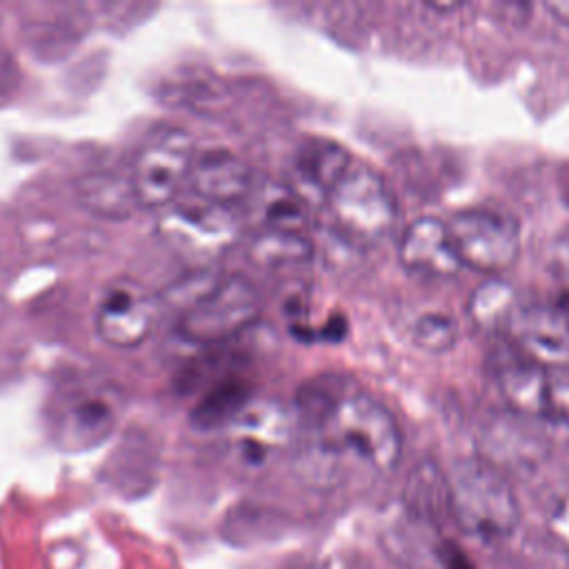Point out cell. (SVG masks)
<instances>
[{
	"label": "cell",
	"instance_id": "15",
	"mask_svg": "<svg viewBox=\"0 0 569 569\" xmlns=\"http://www.w3.org/2000/svg\"><path fill=\"white\" fill-rule=\"evenodd\" d=\"M253 398L247 391L242 380H224L202 396L196 405L191 422L198 429H227L231 420L251 402Z\"/></svg>",
	"mask_w": 569,
	"mask_h": 569
},
{
	"label": "cell",
	"instance_id": "10",
	"mask_svg": "<svg viewBox=\"0 0 569 569\" xmlns=\"http://www.w3.org/2000/svg\"><path fill=\"white\" fill-rule=\"evenodd\" d=\"M160 231L171 244L189 253L213 256L231 242L236 222L231 209L211 204L189 193L187 200H176L167 209V213L160 218Z\"/></svg>",
	"mask_w": 569,
	"mask_h": 569
},
{
	"label": "cell",
	"instance_id": "23",
	"mask_svg": "<svg viewBox=\"0 0 569 569\" xmlns=\"http://www.w3.org/2000/svg\"><path fill=\"white\" fill-rule=\"evenodd\" d=\"M549 13H553L560 22L569 24V0H556V2H547L545 4Z\"/></svg>",
	"mask_w": 569,
	"mask_h": 569
},
{
	"label": "cell",
	"instance_id": "24",
	"mask_svg": "<svg viewBox=\"0 0 569 569\" xmlns=\"http://www.w3.org/2000/svg\"><path fill=\"white\" fill-rule=\"evenodd\" d=\"M560 309L567 313V318H569V296L565 298V302H560Z\"/></svg>",
	"mask_w": 569,
	"mask_h": 569
},
{
	"label": "cell",
	"instance_id": "18",
	"mask_svg": "<svg viewBox=\"0 0 569 569\" xmlns=\"http://www.w3.org/2000/svg\"><path fill=\"white\" fill-rule=\"evenodd\" d=\"M80 198L82 202L98 211L100 216H127V211L138 204L136 196H133V187L131 180L122 182L118 180V176L111 173H96V176H87L80 182Z\"/></svg>",
	"mask_w": 569,
	"mask_h": 569
},
{
	"label": "cell",
	"instance_id": "12",
	"mask_svg": "<svg viewBox=\"0 0 569 569\" xmlns=\"http://www.w3.org/2000/svg\"><path fill=\"white\" fill-rule=\"evenodd\" d=\"M505 400L520 413L569 420V385L551 378L533 362L509 365L500 371Z\"/></svg>",
	"mask_w": 569,
	"mask_h": 569
},
{
	"label": "cell",
	"instance_id": "14",
	"mask_svg": "<svg viewBox=\"0 0 569 569\" xmlns=\"http://www.w3.org/2000/svg\"><path fill=\"white\" fill-rule=\"evenodd\" d=\"M398 256L405 269L431 278L456 276L462 267L451 244L447 224L438 218L413 220L400 238Z\"/></svg>",
	"mask_w": 569,
	"mask_h": 569
},
{
	"label": "cell",
	"instance_id": "4",
	"mask_svg": "<svg viewBox=\"0 0 569 569\" xmlns=\"http://www.w3.org/2000/svg\"><path fill=\"white\" fill-rule=\"evenodd\" d=\"M333 227L351 244L371 247L393 227L396 202L382 176L362 160H351L325 193Z\"/></svg>",
	"mask_w": 569,
	"mask_h": 569
},
{
	"label": "cell",
	"instance_id": "20",
	"mask_svg": "<svg viewBox=\"0 0 569 569\" xmlns=\"http://www.w3.org/2000/svg\"><path fill=\"white\" fill-rule=\"evenodd\" d=\"M513 309V291L502 280H487L480 284L467 305V311L478 327H507Z\"/></svg>",
	"mask_w": 569,
	"mask_h": 569
},
{
	"label": "cell",
	"instance_id": "1",
	"mask_svg": "<svg viewBox=\"0 0 569 569\" xmlns=\"http://www.w3.org/2000/svg\"><path fill=\"white\" fill-rule=\"evenodd\" d=\"M296 469L316 489H342L389 473L402 436L389 409L340 378H318L298 396Z\"/></svg>",
	"mask_w": 569,
	"mask_h": 569
},
{
	"label": "cell",
	"instance_id": "21",
	"mask_svg": "<svg viewBox=\"0 0 569 569\" xmlns=\"http://www.w3.org/2000/svg\"><path fill=\"white\" fill-rule=\"evenodd\" d=\"M251 256L256 262L280 267L300 264L311 256V242L307 236L264 231L251 244Z\"/></svg>",
	"mask_w": 569,
	"mask_h": 569
},
{
	"label": "cell",
	"instance_id": "9",
	"mask_svg": "<svg viewBox=\"0 0 569 569\" xmlns=\"http://www.w3.org/2000/svg\"><path fill=\"white\" fill-rule=\"evenodd\" d=\"M158 318V302L151 291L133 278L111 280L96 307V331L102 342L116 349L142 345Z\"/></svg>",
	"mask_w": 569,
	"mask_h": 569
},
{
	"label": "cell",
	"instance_id": "16",
	"mask_svg": "<svg viewBox=\"0 0 569 569\" xmlns=\"http://www.w3.org/2000/svg\"><path fill=\"white\" fill-rule=\"evenodd\" d=\"M351 160L353 158L345 147L327 140H313L300 149L298 169L302 178L325 196L333 187V182L345 173Z\"/></svg>",
	"mask_w": 569,
	"mask_h": 569
},
{
	"label": "cell",
	"instance_id": "17",
	"mask_svg": "<svg viewBox=\"0 0 569 569\" xmlns=\"http://www.w3.org/2000/svg\"><path fill=\"white\" fill-rule=\"evenodd\" d=\"M407 502L416 513L420 511L425 518H436L449 511L447 473L427 460L418 465L407 480Z\"/></svg>",
	"mask_w": 569,
	"mask_h": 569
},
{
	"label": "cell",
	"instance_id": "2",
	"mask_svg": "<svg viewBox=\"0 0 569 569\" xmlns=\"http://www.w3.org/2000/svg\"><path fill=\"white\" fill-rule=\"evenodd\" d=\"M449 513L482 538H500L516 529L520 507L511 482L485 458H462L447 471Z\"/></svg>",
	"mask_w": 569,
	"mask_h": 569
},
{
	"label": "cell",
	"instance_id": "22",
	"mask_svg": "<svg viewBox=\"0 0 569 569\" xmlns=\"http://www.w3.org/2000/svg\"><path fill=\"white\" fill-rule=\"evenodd\" d=\"M413 340L427 351H447L456 342V322L445 313H427L413 325Z\"/></svg>",
	"mask_w": 569,
	"mask_h": 569
},
{
	"label": "cell",
	"instance_id": "11",
	"mask_svg": "<svg viewBox=\"0 0 569 569\" xmlns=\"http://www.w3.org/2000/svg\"><path fill=\"white\" fill-rule=\"evenodd\" d=\"M505 329L529 362L549 371L569 367V318L560 305L516 307Z\"/></svg>",
	"mask_w": 569,
	"mask_h": 569
},
{
	"label": "cell",
	"instance_id": "13",
	"mask_svg": "<svg viewBox=\"0 0 569 569\" xmlns=\"http://www.w3.org/2000/svg\"><path fill=\"white\" fill-rule=\"evenodd\" d=\"M187 187L191 196L231 209L253 191V171L229 151H198Z\"/></svg>",
	"mask_w": 569,
	"mask_h": 569
},
{
	"label": "cell",
	"instance_id": "8",
	"mask_svg": "<svg viewBox=\"0 0 569 569\" xmlns=\"http://www.w3.org/2000/svg\"><path fill=\"white\" fill-rule=\"evenodd\" d=\"M291 413L276 400H251L224 429L227 449L240 471L264 469L293 436Z\"/></svg>",
	"mask_w": 569,
	"mask_h": 569
},
{
	"label": "cell",
	"instance_id": "5",
	"mask_svg": "<svg viewBox=\"0 0 569 569\" xmlns=\"http://www.w3.org/2000/svg\"><path fill=\"white\" fill-rule=\"evenodd\" d=\"M196 153V140L182 127L162 124L149 131L136 151L129 178L138 207H171L189 184Z\"/></svg>",
	"mask_w": 569,
	"mask_h": 569
},
{
	"label": "cell",
	"instance_id": "7",
	"mask_svg": "<svg viewBox=\"0 0 569 569\" xmlns=\"http://www.w3.org/2000/svg\"><path fill=\"white\" fill-rule=\"evenodd\" d=\"M445 224L462 267L498 273L518 258L520 231L516 218L507 211L485 207L460 209Z\"/></svg>",
	"mask_w": 569,
	"mask_h": 569
},
{
	"label": "cell",
	"instance_id": "19",
	"mask_svg": "<svg viewBox=\"0 0 569 569\" xmlns=\"http://www.w3.org/2000/svg\"><path fill=\"white\" fill-rule=\"evenodd\" d=\"M264 231L307 236V207L289 187H271L262 204Z\"/></svg>",
	"mask_w": 569,
	"mask_h": 569
},
{
	"label": "cell",
	"instance_id": "3",
	"mask_svg": "<svg viewBox=\"0 0 569 569\" xmlns=\"http://www.w3.org/2000/svg\"><path fill=\"white\" fill-rule=\"evenodd\" d=\"M124 411L122 391L100 378L80 376L62 382L47 407L53 440L69 451L102 445L118 427Z\"/></svg>",
	"mask_w": 569,
	"mask_h": 569
},
{
	"label": "cell",
	"instance_id": "6",
	"mask_svg": "<svg viewBox=\"0 0 569 569\" xmlns=\"http://www.w3.org/2000/svg\"><path fill=\"white\" fill-rule=\"evenodd\" d=\"M260 316V296L240 273L211 278L187 305L180 333L191 342H222L251 327Z\"/></svg>",
	"mask_w": 569,
	"mask_h": 569
}]
</instances>
